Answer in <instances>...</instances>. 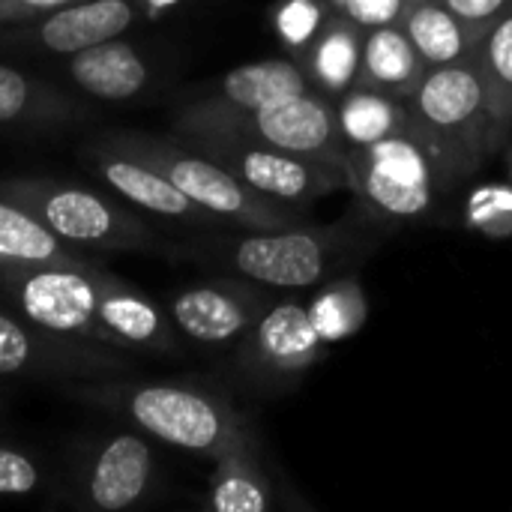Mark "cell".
Returning <instances> with one entry per match:
<instances>
[{
  "label": "cell",
  "instance_id": "cell-1",
  "mask_svg": "<svg viewBox=\"0 0 512 512\" xmlns=\"http://www.w3.org/2000/svg\"><path fill=\"white\" fill-rule=\"evenodd\" d=\"M0 306L63 336H81L132 354L171 357L180 333L144 291L102 267L0 270Z\"/></svg>",
  "mask_w": 512,
  "mask_h": 512
},
{
  "label": "cell",
  "instance_id": "cell-2",
  "mask_svg": "<svg viewBox=\"0 0 512 512\" xmlns=\"http://www.w3.org/2000/svg\"><path fill=\"white\" fill-rule=\"evenodd\" d=\"M69 402L93 411H105L147 438L219 459L234 447L258 444L246 414H240L225 396L180 384V381H141L132 378H102V381H63L57 384Z\"/></svg>",
  "mask_w": 512,
  "mask_h": 512
},
{
  "label": "cell",
  "instance_id": "cell-3",
  "mask_svg": "<svg viewBox=\"0 0 512 512\" xmlns=\"http://www.w3.org/2000/svg\"><path fill=\"white\" fill-rule=\"evenodd\" d=\"M405 102L411 135L429 150L444 183L477 171L510 129L492 114L474 57L432 66Z\"/></svg>",
  "mask_w": 512,
  "mask_h": 512
},
{
  "label": "cell",
  "instance_id": "cell-4",
  "mask_svg": "<svg viewBox=\"0 0 512 512\" xmlns=\"http://www.w3.org/2000/svg\"><path fill=\"white\" fill-rule=\"evenodd\" d=\"M105 141L141 156L153 168H159L186 198L204 207L225 225L243 231H282L300 225L297 207L273 201L231 174L225 165L210 159L207 153L189 147L183 138L168 135H147L135 129H111L99 132Z\"/></svg>",
  "mask_w": 512,
  "mask_h": 512
},
{
  "label": "cell",
  "instance_id": "cell-5",
  "mask_svg": "<svg viewBox=\"0 0 512 512\" xmlns=\"http://www.w3.org/2000/svg\"><path fill=\"white\" fill-rule=\"evenodd\" d=\"M0 195L30 210L72 249L153 252L162 237L120 201L51 177H6Z\"/></svg>",
  "mask_w": 512,
  "mask_h": 512
},
{
  "label": "cell",
  "instance_id": "cell-6",
  "mask_svg": "<svg viewBox=\"0 0 512 512\" xmlns=\"http://www.w3.org/2000/svg\"><path fill=\"white\" fill-rule=\"evenodd\" d=\"M177 132H222L249 138L267 147L318 156L345 165L348 144L339 135L333 99L306 90L300 96L282 99L264 108H204V105H183L174 117Z\"/></svg>",
  "mask_w": 512,
  "mask_h": 512
},
{
  "label": "cell",
  "instance_id": "cell-7",
  "mask_svg": "<svg viewBox=\"0 0 512 512\" xmlns=\"http://www.w3.org/2000/svg\"><path fill=\"white\" fill-rule=\"evenodd\" d=\"M138 372L141 363L132 351L54 333L0 306V378L48 381L57 387L63 381L132 378Z\"/></svg>",
  "mask_w": 512,
  "mask_h": 512
},
{
  "label": "cell",
  "instance_id": "cell-8",
  "mask_svg": "<svg viewBox=\"0 0 512 512\" xmlns=\"http://www.w3.org/2000/svg\"><path fill=\"white\" fill-rule=\"evenodd\" d=\"M159 486V462L144 432H105L72 447L63 462V498L78 510L141 507Z\"/></svg>",
  "mask_w": 512,
  "mask_h": 512
},
{
  "label": "cell",
  "instance_id": "cell-9",
  "mask_svg": "<svg viewBox=\"0 0 512 512\" xmlns=\"http://www.w3.org/2000/svg\"><path fill=\"white\" fill-rule=\"evenodd\" d=\"M189 147L207 153L219 165H225L231 174H237L243 183H249L255 192L282 201L288 207H309L312 201L348 189L345 165L303 156L279 147H267L249 138L222 135V132H177Z\"/></svg>",
  "mask_w": 512,
  "mask_h": 512
},
{
  "label": "cell",
  "instance_id": "cell-10",
  "mask_svg": "<svg viewBox=\"0 0 512 512\" xmlns=\"http://www.w3.org/2000/svg\"><path fill=\"white\" fill-rule=\"evenodd\" d=\"M348 189L384 219H417L444 183L429 150L408 132L345 153Z\"/></svg>",
  "mask_w": 512,
  "mask_h": 512
},
{
  "label": "cell",
  "instance_id": "cell-11",
  "mask_svg": "<svg viewBox=\"0 0 512 512\" xmlns=\"http://www.w3.org/2000/svg\"><path fill=\"white\" fill-rule=\"evenodd\" d=\"M213 255L237 276L264 288H309L324 279L339 243L333 231L318 228H282L249 231L246 237L219 240Z\"/></svg>",
  "mask_w": 512,
  "mask_h": 512
},
{
  "label": "cell",
  "instance_id": "cell-12",
  "mask_svg": "<svg viewBox=\"0 0 512 512\" xmlns=\"http://www.w3.org/2000/svg\"><path fill=\"white\" fill-rule=\"evenodd\" d=\"M81 162L123 201L138 207L141 213H150L162 222L192 225V228H216L222 225L216 216H210L204 207H198L192 198H186L159 168L144 162L141 156L105 141L102 135H93L81 144Z\"/></svg>",
  "mask_w": 512,
  "mask_h": 512
},
{
  "label": "cell",
  "instance_id": "cell-13",
  "mask_svg": "<svg viewBox=\"0 0 512 512\" xmlns=\"http://www.w3.org/2000/svg\"><path fill=\"white\" fill-rule=\"evenodd\" d=\"M138 15L135 0H72L48 15L9 24V30H0V48L69 57L105 39L123 36Z\"/></svg>",
  "mask_w": 512,
  "mask_h": 512
},
{
  "label": "cell",
  "instance_id": "cell-14",
  "mask_svg": "<svg viewBox=\"0 0 512 512\" xmlns=\"http://www.w3.org/2000/svg\"><path fill=\"white\" fill-rule=\"evenodd\" d=\"M270 300L249 279H216L177 291L168 315L177 333L204 348L237 345L267 312Z\"/></svg>",
  "mask_w": 512,
  "mask_h": 512
},
{
  "label": "cell",
  "instance_id": "cell-15",
  "mask_svg": "<svg viewBox=\"0 0 512 512\" xmlns=\"http://www.w3.org/2000/svg\"><path fill=\"white\" fill-rule=\"evenodd\" d=\"M327 357V342L303 303H270L258 324L237 342V369L261 384L294 378Z\"/></svg>",
  "mask_w": 512,
  "mask_h": 512
},
{
  "label": "cell",
  "instance_id": "cell-16",
  "mask_svg": "<svg viewBox=\"0 0 512 512\" xmlns=\"http://www.w3.org/2000/svg\"><path fill=\"white\" fill-rule=\"evenodd\" d=\"M60 72L75 90L99 102H129L150 84L147 57L120 36L69 54Z\"/></svg>",
  "mask_w": 512,
  "mask_h": 512
},
{
  "label": "cell",
  "instance_id": "cell-17",
  "mask_svg": "<svg viewBox=\"0 0 512 512\" xmlns=\"http://www.w3.org/2000/svg\"><path fill=\"white\" fill-rule=\"evenodd\" d=\"M312 90L297 57H264L225 72L207 96L195 99L204 108H264Z\"/></svg>",
  "mask_w": 512,
  "mask_h": 512
},
{
  "label": "cell",
  "instance_id": "cell-18",
  "mask_svg": "<svg viewBox=\"0 0 512 512\" xmlns=\"http://www.w3.org/2000/svg\"><path fill=\"white\" fill-rule=\"evenodd\" d=\"M90 111L66 90L0 63V126L60 129L87 120Z\"/></svg>",
  "mask_w": 512,
  "mask_h": 512
},
{
  "label": "cell",
  "instance_id": "cell-19",
  "mask_svg": "<svg viewBox=\"0 0 512 512\" xmlns=\"http://www.w3.org/2000/svg\"><path fill=\"white\" fill-rule=\"evenodd\" d=\"M366 33L369 30L357 24L351 15H345L342 9L330 12L318 36L297 54L312 90L336 99L357 84Z\"/></svg>",
  "mask_w": 512,
  "mask_h": 512
},
{
  "label": "cell",
  "instance_id": "cell-20",
  "mask_svg": "<svg viewBox=\"0 0 512 512\" xmlns=\"http://www.w3.org/2000/svg\"><path fill=\"white\" fill-rule=\"evenodd\" d=\"M39 267H93V261L63 243L30 210L0 195V270Z\"/></svg>",
  "mask_w": 512,
  "mask_h": 512
},
{
  "label": "cell",
  "instance_id": "cell-21",
  "mask_svg": "<svg viewBox=\"0 0 512 512\" xmlns=\"http://www.w3.org/2000/svg\"><path fill=\"white\" fill-rule=\"evenodd\" d=\"M426 72H429L426 60L420 57V51L414 48V42L408 39L399 21L372 27L366 33L360 72H357L360 87H375L399 99H411Z\"/></svg>",
  "mask_w": 512,
  "mask_h": 512
},
{
  "label": "cell",
  "instance_id": "cell-22",
  "mask_svg": "<svg viewBox=\"0 0 512 512\" xmlns=\"http://www.w3.org/2000/svg\"><path fill=\"white\" fill-rule=\"evenodd\" d=\"M333 111H336L339 135L348 147H366L411 132L408 102L375 87L354 84L351 90L333 99Z\"/></svg>",
  "mask_w": 512,
  "mask_h": 512
},
{
  "label": "cell",
  "instance_id": "cell-23",
  "mask_svg": "<svg viewBox=\"0 0 512 512\" xmlns=\"http://www.w3.org/2000/svg\"><path fill=\"white\" fill-rule=\"evenodd\" d=\"M399 24L429 69L474 57L477 36L456 18V12L444 0H411L402 9Z\"/></svg>",
  "mask_w": 512,
  "mask_h": 512
},
{
  "label": "cell",
  "instance_id": "cell-24",
  "mask_svg": "<svg viewBox=\"0 0 512 512\" xmlns=\"http://www.w3.org/2000/svg\"><path fill=\"white\" fill-rule=\"evenodd\" d=\"M207 504L216 512H267L273 507V492L258 462V444L234 447L216 459Z\"/></svg>",
  "mask_w": 512,
  "mask_h": 512
},
{
  "label": "cell",
  "instance_id": "cell-25",
  "mask_svg": "<svg viewBox=\"0 0 512 512\" xmlns=\"http://www.w3.org/2000/svg\"><path fill=\"white\" fill-rule=\"evenodd\" d=\"M474 63L483 78L492 114L512 126V6L477 42Z\"/></svg>",
  "mask_w": 512,
  "mask_h": 512
},
{
  "label": "cell",
  "instance_id": "cell-26",
  "mask_svg": "<svg viewBox=\"0 0 512 512\" xmlns=\"http://www.w3.org/2000/svg\"><path fill=\"white\" fill-rule=\"evenodd\" d=\"M309 318L327 345L342 342L369 321V300L357 279H339L315 294L309 303Z\"/></svg>",
  "mask_w": 512,
  "mask_h": 512
},
{
  "label": "cell",
  "instance_id": "cell-27",
  "mask_svg": "<svg viewBox=\"0 0 512 512\" xmlns=\"http://www.w3.org/2000/svg\"><path fill=\"white\" fill-rule=\"evenodd\" d=\"M48 486V465L30 447L0 432V498H30Z\"/></svg>",
  "mask_w": 512,
  "mask_h": 512
},
{
  "label": "cell",
  "instance_id": "cell-28",
  "mask_svg": "<svg viewBox=\"0 0 512 512\" xmlns=\"http://www.w3.org/2000/svg\"><path fill=\"white\" fill-rule=\"evenodd\" d=\"M330 0H279L273 6V27L279 39L294 51V57L318 36L324 21L330 18Z\"/></svg>",
  "mask_w": 512,
  "mask_h": 512
},
{
  "label": "cell",
  "instance_id": "cell-29",
  "mask_svg": "<svg viewBox=\"0 0 512 512\" xmlns=\"http://www.w3.org/2000/svg\"><path fill=\"white\" fill-rule=\"evenodd\" d=\"M465 222L489 237H512V186H480L471 192Z\"/></svg>",
  "mask_w": 512,
  "mask_h": 512
},
{
  "label": "cell",
  "instance_id": "cell-30",
  "mask_svg": "<svg viewBox=\"0 0 512 512\" xmlns=\"http://www.w3.org/2000/svg\"><path fill=\"white\" fill-rule=\"evenodd\" d=\"M444 3L477 36V42L492 30V24L512 6V0H444Z\"/></svg>",
  "mask_w": 512,
  "mask_h": 512
},
{
  "label": "cell",
  "instance_id": "cell-31",
  "mask_svg": "<svg viewBox=\"0 0 512 512\" xmlns=\"http://www.w3.org/2000/svg\"><path fill=\"white\" fill-rule=\"evenodd\" d=\"M402 9H405L402 0H348L342 6V12L351 15L366 30L384 27V24H396L402 18Z\"/></svg>",
  "mask_w": 512,
  "mask_h": 512
},
{
  "label": "cell",
  "instance_id": "cell-32",
  "mask_svg": "<svg viewBox=\"0 0 512 512\" xmlns=\"http://www.w3.org/2000/svg\"><path fill=\"white\" fill-rule=\"evenodd\" d=\"M66 3H72V0H0V27L48 15V12H54V9H60Z\"/></svg>",
  "mask_w": 512,
  "mask_h": 512
},
{
  "label": "cell",
  "instance_id": "cell-33",
  "mask_svg": "<svg viewBox=\"0 0 512 512\" xmlns=\"http://www.w3.org/2000/svg\"><path fill=\"white\" fill-rule=\"evenodd\" d=\"M135 3H138V12L144 9L147 15H159V12H165L168 6L180 3V0H135Z\"/></svg>",
  "mask_w": 512,
  "mask_h": 512
},
{
  "label": "cell",
  "instance_id": "cell-34",
  "mask_svg": "<svg viewBox=\"0 0 512 512\" xmlns=\"http://www.w3.org/2000/svg\"><path fill=\"white\" fill-rule=\"evenodd\" d=\"M3 414H6V390L0 387V420H3Z\"/></svg>",
  "mask_w": 512,
  "mask_h": 512
},
{
  "label": "cell",
  "instance_id": "cell-35",
  "mask_svg": "<svg viewBox=\"0 0 512 512\" xmlns=\"http://www.w3.org/2000/svg\"><path fill=\"white\" fill-rule=\"evenodd\" d=\"M330 3H333V9H342V6H345L348 0H330Z\"/></svg>",
  "mask_w": 512,
  "mask_h": 512
},
{
  "label": "cell",
  "instance_id": "cell-36",
  "mask_svg": "<svg viewBox=\"0 0 512 512\" xmlns=\"http://www.w3.org/2000/svg\"><path fill=\"white\" fill-rule=\"evenodd\" d=\"M402 3H405V6H408V3H411V0H402Z\"/></svg>",
  "mask_w": 512,
  "mask_h": 512
},
{
  "label": "cell",
  "instance_id": "cell-37",
  "mask_svg": "<svg viewBox=\"0 0 512 512\" xmlns=\"http://www.w3.org/2000/svg\"><path fill=\"white\" fill-rule=\"evenodd\" d=\"M510 168H512V162H510Z\"/></svg>",
  "mask_w": 512,
  "mask_h": 512
}]
</instances>
